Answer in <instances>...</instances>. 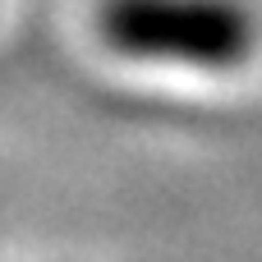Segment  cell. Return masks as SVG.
<instances>
[{
    "label": "cell",
    "mask_w": 262,
    "mask_h": 262,
    "mask_svg": "<svg viewBox=\"0 0 262 262\" xmlns=\"http://www.w3.org/2000/svg\"><path fill=\"white\" fill-rule=\"evenodd\" d=\"M97 37L124 60L226 74L253 60L258 18L244 0H97Z\"/></svg>",
    "instance_id": "6da1fadb"
}]
</instances>
